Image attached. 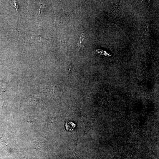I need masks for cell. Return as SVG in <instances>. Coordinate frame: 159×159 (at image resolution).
<instances>
[{"label":"cell","mask_w":159,"mask_h":159,"mask_svg":"<svg viewBox=\"0 0 159 159\" xmlns=\"http://www.w3.org/2000/svg\"><path fill=\"white\" fill-rule=\"evenodd\" d=\"M75 127V124L72 122H70V124L69 122L65 123V128L67 131H73Z\"/></svg>","instance_id":"obj_1"},{"label":"cell","mask_w":159,"mask_h":159,"mask_svg":"<svg viewBox=\"0 0 159 159\" xmlns=\"http://www.w3.org/2000/svg\"><path fill=\"white\" fill-rule=\"evenodd\" d=\"M43 8H44V5L42 4H41L40 6V9L39 10V14H41L42 13V11Z\"/></svg>","instance_id":"obj_5"},{"label":"cell","mask_w":159,"mask_h":159,"mask_svg":"<svg viewBox=\"0 0 159 159\" xmlns=\"http://www.w3.org/2000/svg\"><path fill=\"white\" fill-rule=\"evenodd\" d=\"M14 6L16 8V10L18 12H19V5L17 2L16 1H15L14 4Z\"/></svg>","instance_id":"obj_4"},{"label":"cell","mask_w":159,"mask_h":159,"mask_svg":"<svg viewBox=\"0 0 159 159\" xmlns=\"http://www.w3.org/2000/svg\"><path fill=\"white\" fill-rule=\"evenodd\" d=\"M83 39H84L83 36L82 35L80 37V41L78 45L79 49L80 48V47L82 45V43L83 41Z\"/></svg>","instance_id":"obj_3"},{"label":"cell","mask_w":159,"mask_h":159,"mask_svg":"<svg viewBox=\"0 0 159 159\" xmlns=\"http://www.w3.org/2000/svg\"><path fill=\"white\" fill-rule=\"evenodd\" d=\"M72 150L73 153H72V156H73V159H84L78 154H77L73 150Z\"/></svg>","instance_id":"obj_2"}]
</instances>
